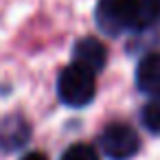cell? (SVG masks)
Here are the masks:
<instances>
[{
    "mask_svg": "<svg viewBox=\"0 0 160 160\" xmlns=\"http://www.w3.org/2000/svg\"><path fill=\"white\" fill-rule=\"evenodd\" d=\"M94 92H97L94 72H90V70H86V68H81L77 64H70V66H66L59 72L57 94H59V99L66 105H70V108H83V105L92 103Z\"/></svg>",
    "mask_w": 160,
    "mask_h": 160,
    "instance_id": "2",
    "label": "cell"
},
{
    "mask_svg": "<svg viewBox=\"0 0 160 160\" xmlns=\"http://www.w3.org/2000/svg\"><path fill=\"white\" fill-rule=\"evenodd\" d=\"M94 18L99 29L108 35H121L147 27L140 0H99Z\"/></svg>",
    "mask_w": 160,
    "mask_h": 160,
    "instance_id": "1",
    "label": "cell"
},
{
    "mask_svg": "<svg viewBox=\"0 0 160 160\" xmlns=\"http://www.w3.org/2000/svg\"><path fill=\"white\" fill-rule=\"evenodd\" d=\"M140 121H142L147 132L160 136V99H151L140 110Z\"/></svg>",
    "mask_w": 160,
    "mask_h": 160,
    "instance_id": "7",
    "label": "cell"
},
{
    "mask_svg": "<svg viewBox=\"0 0 160 160\" xmlns=\"http://www.w3.org/2000/svg\"><path fill=\"white\" fill-rule=\"evenodd\" d=\"M136 86L140 92L160 99V53H149L138 62Z\"/></svg>",
    "mask_w": 160,
    "mask_h": 160,
    "instance_id": "6",
    "label": "cell"
},
{
    "mask_svg": "<svg viewBox=\"0 0 160 160\" xmlns=\"http://www.w3.org/2000/svg\"><path fill=\"white\" fill-rule=\"evenodd\" d=\"M31 138V127L22 116H7L0 121V151L11 153L24 147Z\"/></svg>",
    "mask_w": 160,
    "mask_h": 160,
    "instance_id": "5",
    "label": "cell"
},
{
    "mask_svg": "<svg viewBox=\"0 0 160 160\" xmlns=\"http://www.w3.org/2000/svg\"><path fill=\"white\" fill-rule=\"evenodd\" d=\"M59 160H99V153L92 145H86V142H77V145H70Z\"/></svg>",
    "mask_w": 160,
    "mask_h": 160,
    "instance_id": "8",
    "label": "cell"
},
{
    "mask_svg": "<svg viewBox=\"0 0 160 160\" xmlns=\"http://www.w3.org/2000/svg\"><path fill=\"white\" fill-rule=\"evenodd\" d=\"M20 160H48L42 151H31V153H27V156H22Z\"/></svg>",
    "mask_w": 160,
    "mask_h": 160,
    "instance_id": "10",
    "label": "cell"
},
{
    "mask_svg": "<svg viewBox=\"0 0 160 160\" xmlns=\"http://www.w3.org/2000/svg\"><path fill=\"white\" fill-rule=\"evenodd\" d=\"M142 2V16L145 24H160V0H140Z\"/></svg>",
    "mask_w": 160,
    "mask_h": 160,
    "instance_id": "9",
    "label": "cell"
},
{
    "mask_svg": "<svg viewBox=\"0 0 160 160\" xmlns=\"http://www.w3.org/2000/svg\"><path fill=\"white\" fill-rule=\"evenodd\" d=\"M72 55H75L72 64H77V66H81L90 72H99L108 62V51H105L103 42H99L92 35L77 40L75 46H72Z\"/></svg>",
    "mask_w": 160,
    "mask_h": 160,
    "instance_id": "4",
    "label": "cell"
},
{
    "mask_svg": "<svg viewBox=\"0 0 160 160\" xmlns=\"http://www.w3.org/2000/svg\"><path fill=\"white\" fill-rule=\"evenodd\" d=\"M101 151L110 160H129L140 149L138 134L125 123H110L99 136Z\"/></svg>",
    "mask_w": 160,
    "mask_h": 160,
    "instance_id": "3",
    "label": "cell"
}]
</instances>
